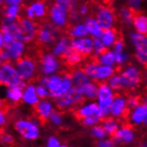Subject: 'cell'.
<instances>
[{
  "label": "cell",
  "mask_w": 147,
  "mask_h": 147,
  "mask_svg": "<svg viewBox=\"0 0 147 147\" xmlns=\"http://www.w3.org/2000/svg\"><path fill=\"white\" fill-rule=\"evenodd\" d=\"M93 44H94L93 52H94V58L96 59L107 50V48L103 45V44L102 43V41L99 37H94L93 38Z\"/></svg>",
  "instance_id": "cell-41"
},
{
  "label": "cell",
  "mask_w": 147,
  "mask_h": 147,
  "mask_svg": "<svg viewBox=\"0 0 147 147\" xmlns=\"http://www.w3.org/2000/svg\"><path fill=\"white\" fill-rule=\"evenodd\" d=\"M30 7L32 8L35 17L37 18H43L46 15V6L43 3L41 2H35L30 5Z\"/></svg>",
  "instance_id": "cell-43"
},
{
  "label": "cell",
  "mask_w": 147,
  "mask_h": 147,
  "mask_svg": "<svg viewBox=\"0 0 147 147\" xmlns=\"http://www.w3.org/2000/svg\"><path fill=\"white\" fill-rule=\"evenodd\" d=\"M3 4H4V0H0V6L3 5Z\"/></svg>",
  "instance_id": "cell-61"
},
{
  "label": "cell",
  "mask_w": 147,
  "mask_h": 147,
  "mask_svg": "<svg viewBox=\"0 0 147 147\" xmlns=\"http://www.w3.org/2000/svg\"><path fill=\"white\" fill-rule=\"evenodd\" d=\"M102 121H103V119L101 118L100 114L99 113H96V114L90 115V116H88L86 118L82 119L81 122H82L84 127L91 128V127H93V126H96V125L100 124Z\"/></svg>",
  "instance_id": "cell-37"
},
{
  "label": "cell",
  "mask_w": 147,
  "mask_h": 147,
  "mask_svg": "<svg viewBox=\"0 0 147 147\" xmlns=\"http://www.w3.org/2000/svg\"><path fill=\"white\" fill-rule=\"evenodd\" d=\"M14 129L27 141H35L40 136V124L36 119H18L14 123Z\"/></svg>",
  "instance_id": "cell-1"
},
{
  "label": "cell",
  "mask_w": 147,
  "mask_h": 147,
  "mask_svg": "<svg viewBox=\"0 0 147 147\" xmlns=\"http://www.w3.org/2000/svg\"><path fill=\"white\" fill-rule=\"evenodd\" d=\"M69 12L59 5L55 4L50 9V19L51 23L56 28H64L68 23Z\"/></svg>",
  "instance_id": "cell-13"
},
{
  "label": "cell",
  "mask_w": 147,
  "mask_h": 147,
  "mask_svg": "<svg viewBox=\"0 0 147 147\" xmlns=\"http://www.w3.org/2000/svg\"><path fill=\"white\" fill-rule=\"evenodd\" d=\"M129 121L134 126H141L147 123V103H140L131 109L129 113Z\"/></svg>",
  "instance_id": "cell-17"
},
{
  "label": "cell",
  "mask_w": 147,
  "mask_h": 147,
  "mask_svg": "<svg viewBox=\"0 0 147 147\" xmlns=\"http://www.w3.org/2000/svg\"><path fill=\"white\" fill-rule=\"evenodd\" d=\"M99 113V108L96 101H88L87 103H82L75 111V115L79 120H82L90 115Z\"/></svg>",
  "instance_id": "cell-19"
},
{
  "label": "cell",
  "mask_w": 147,
  "mask_h": 147,
  "mask_svg": "<svg viewBox=\"0 0 147 147\" xmlns=\"http://www.w3.org/2000/svg\"><path fill=\"white\" fill-rule=\"evenodd\" d=\"M84 25L86 26L88 34L92 36V37H99L103 33V29L101 28L100 25L96 22V20L94 17H88L84 20Z\"/></svg>",
  "instance_id": "cell-26"
},
{
  "label": "cell",
  "mask_w": 147,
  "mask_h": 147,
  "mask_svg": "<svg viewBox=\"0 0 147 147\" xmlns=\"http://www.w3.org/2000/svg\"><path fill=\"white\" fill-rule=\"evenodd\" d=\"M70 47V39L69 37H61L54 45L52 54L56 58H62Z\"/></svg>",
  "instance_id": "cell-24"
},
{
  "label": "cell",
  "mask_w": 147,
  "mask_h": 147,
  "mask_svg": "<svg viewBox=\"0 0 147 147\" xmlns=\"http://www.w3.org/2000/svg\"><path fill=\"white\" fill-rule=\"evenodd\" d=\"M114 56H115V64H117L119 66H121L123 64H125L126 62L129 59V54L124 51H116L113 52Z\"/></svg>",
  "instance_id": "cell-44"
},
{
  "label": "cell",
  "mask_w": 147,
  "mask_h": 147,
  "mask_svg": "<svg viewBox=\"0 0 147 147\" xmlns=\"http://www.w3.org/2000/svg\"><path fill=\"white\" fill-rule=\"evenodd\" d=\"M142 2H143V0H129V8L133 12L139 11L140 7L142 5Z\"/></svg>",
  "instance_id": "cell-51"
},
{
  "label": "cell",
  "mask_w": 147,
  "mask_h": 147,
  "mask_svg": "<svg viewBox=\"0 0 147 147\" xmlns=\"http://www.w3.org/2000/svg\"><path fill=\"white\" fill-rule=\"evenodd\" d=\"M4 49L7 51L10 60L16 61L19 59L23 58V55L25 51V44L19 40H16L14 43L5 46Z\"/></svg>",
  "instance_id": "cell-21"
},
{
  "label": "cell",
  "mask_w": 147,
  "mask_h": 147,
  "mask_svg": "<svg viewBox=\"0 0 147 147\" xmlns=\"http://www.w3.org/2000/svg\"><path fill=\"white\" fill-rule=\"evenodd\" d=\"M25 14H26V18H28V19H29L31 20L36 18L35 17V14H34V12H33V10H32V8H31L30 6L27 7L26 11H25Z\"/></svg>",
  "instance_id": "cell-55"
},
{
  "label": "cell",
  "mask_w": 147,
  "mask_h": 147,
  "mask_svg": "<svg viewBox=\"0 0 147 147\" xmlns=\"http://www.w3.org/2000/svg\"><path fill=\"white\" fill-rule=\"evenodd\" d=\"M34 107L39 120L46 121L48 120L51 113L55 110V104L47 98L40 99L39 102L37 104V106Z\"/></svg>",
  "instance_id": "cell-18"
},
{
  "label": "cell",
  "mask_w": 147,
  "mask_h": 147,
  "mask_svg": "<svg viewBox=\"0 0 147 147\" xmlns=\"http://www.w3.org/2000/svg\"><path fill=\"white\" fill-rule=\"evenodd\" d=\"M119 16L121 22L126 25H129L133 22L134 14H133V11L130 8L122 7L119 12Z\"/></svg>",
  "instance_id": "cell-36"
},
{
  "label": "cell",
  "mask_w": 147,
  "mask_h": 147,
  "mask_svg": "<svg viewBox=\"0 0 147 147\" xmlns=\"http://www.w3.org/2000/svg\"><path fill=\"white\" fill-rule=\"evenodd\" d=\"M90 134L94 138H96L97 140L107 138V134H106L105 130L103 129V126L101 124H98V125L91 127L90 128Z\"/></svg>",
  "instance_id": "cell-40"
},
{
  "label": "cell",
  "mask_w": 147,
  "mask_h": 147,
  "mask_svg": "<svg viewBox=\"0 0 147 147\" xmlns=\"http://www.w3.org/2000/svg\"><path fill=\"white\" fill-rule=\"evenodd\" d=\"M23 90V89H21L19 87H4V91H3L4 98L9 104L17 105L20 102H22Z\"/></svg>",
  "instance_id": "cell-22"
},
{
  "label": "cell",
  "mask_w": 147,
  "mask_h": 147,
  "mask_svg": "<svg viewBox=\"0 0 147 147\" xmlns=\"http://www.w3.org/2000/svg\"><path fill=\"white\" fill-rule=\"evenodd\" d=\"M4 48V43H3V37H2V34L0 32V51Z\"/></svg>",
  "instance_id": "cell-57"
},
{
  "label": "cell",
  "mask_w": 147,
  "mask_h": 147,
  "mask_svg": "<svg viewBox=\"0 0 147 147\" xmlns=\"http://www.w3.org/2000/svg\"><path fill=\"white\" fill-rule=\"evenodd\" d=\"M82 70L90 80L96 82H106L111 76L114 75L115 71H116L114 67L102 66L98 64L96 60L87 63L83 67Z\"/></svg>",
  "instance_id": "cell-3"
},
{
  "label": "cell",
  "mask_w": 147,
  "mask_h": 147,
  "mask_svg": "<svg viewBox=\"0 0 147 147\" xmlns=\"http://www.w3.org/2000/svg\"><path fill=\"white\" fill-rule=\"evenodd\" d=\"M135 28V32L146 35L147 33V18L144 14H137L134 16L133 18V22H132Z\"/></svg>",
  "instance_id": "cell-31"
},
{
  "label": "cell",
  "mask_w": 147,
  "mask_h": 147,
  "mask_svg": "<svg viewBox=\"0 0 147 147\" xmlns=\"http://www.w3.org/2000/svg\"><path fill=\"white\" fill-rule=\"evenodd\" d=\"M70 76H71L73 86H75L77 88H80V87L84 86L91 81L82 69L74 70L70 75Z\"/></svg>",
  "instance_id": "cell-27"
},
{
  "label": "cell",
  "mask_w": 147,
  "mask_h": 147,
  "mask_svg": "<svg viewBox=\"0 0 147 147\" xmlns=\"http://www.w3.org/2000/svg\"><path fill=\"white\" fill-rule=\"evenodd\" d=\"M73 87V83L71 81V76L70 74H62V82L59 86V88L53 93L49 95V98H52L53 99H56L66 94L71 88Z\"/></svg>",
  "instance_id": "cell-23"
},
{
  "label": "cell",
  "mask_w": 147,
  "mask_h": 147,
  "mask_svg": "<svg viewBox=\"0 0 147 147\" xmlns=\"http://www.w3.org/2000/svg\"><path fill=\"white\" fill-rule=\"evenodd\" d=\"M27 82L21 79L11 62L3 63L0 66V85L3 87H19L24 89Z\"/></svg>",
  "instance_id": "cell-2"
},
{
  "label": "cell",
  "mask_w": 147,
  "mask_h": 147,
  "mask_svg": "<svg viewBox=\"0 0 147 147\" xmlns=\"http://www.w3.org/2000/svg\"><path fill=\"white\" fill-rule=\"evenodd\" d=\"M97 87H98V83L91 80L87 84L79 88L83 96L84 100L94 101L97 95Z\"/></svg>",
  "instance_id": "cell-25"
},
{
  "label": "cell",
  "mask_w": 147,
  "mask_h": 147,
  "mask_svg": "<svg viewBox=\"0 0 147 147\" xmlns=\"http://www.w3.org/2000/svg\"><path fill=\"white\" fill-rule=\"evenodd\" d=\"M121 79L123 89L134 90L141 83V73L135 66H128L119 74Z\"/></svg>",
  "instance_id": "cell-7"
},
{
  "label": "cell",
  "mask_w": 147,
  "mask_h": 147,
  "mask_svg": "<svg viewBox=\"0 0 147 147\" xmlns=\"http://www.w3.org/2000/svg\"><path fill=\"white\" fill-rule=\"evenodd\" d=\"M100 39L102 41V43L103 44V45L106 48L111 47L114 45L115 42H116V40L118 39L116 30L113 28L103 30V33L100 36Z\"/></svg>",
  "instance_id": "cell-29"
},
{
  "label": "cell",
  "mask_w": 147,
  "mask_h": 147,
  "mask_svg": "<svg viewBox=\"0 0 147 147\" xmlns=\"http://www.w3.org/2000/svg\"><path fill=\"white\" fill-rule=\"evenodd\" d=\"M107 85L113 90V91H120L123 89V85L121 82V79L119 75L114 74L113 76H111L107 81H106Z\"/></svg>",
  "instance_id": "cell-35"
},
{
  "label": "cell",
  "mask_w": 147,
  "mask_h": 147,
  "mask_svg": "<svg viewBox=\"0 0 147 147\" xmlns=\"http://www.w3.org/2000/svg\"><path fill=\"white\" fill-rule=\"evenodd\" d=\"M48 121L52 125L55 126V127H61L64 122V115H62V113L58 110H54L51 113L50 116L48 118Z\"/></svg>",
  "instance_id": "cell-38"
},
{
  "label": "cell",
  "mask_w": 147,
  "mask_h": 147,
  "mask_svg": "<svg viewBox=\"0 0 147 147\" xmlns=\"http://www.w3.org/2000/svg\"><path fill=\"white\" fill-rule=\"evenodd\" d=\"M60 67L61 65L59 60L52 53H45L42 55L39 62V68L42 76H49L57 74Z\"/></svg>",
  "instance_id": "cell-11"
},
{
  "label": "cell",
  "mask_w": 147,
  "mask_h": 147,
  "mask_svg": "<svg viewBox=\"0 0 147 147\" xmlns=\"http://www.w3.org/2000/svg\"><path fill=\"white\" fill-rule=\"evenodd\" d=\"M62 82V75L60 74H55L46 77V87L49 90V95L51 93L55 92L60 86Z\"/></svg>",
  "instance_id": "cell-33"
},
{
  "label": "cell",
  "mask_w": 147,
  "mask_h": 147,
  "mask_svg": "<svg viewBox=\"0 0 147 147\" xmlns=\"http://www.w3.org/2000/svg\"><path fill=\"white\" fill-rule=\"evenodd\" d=\"M14 142L13 135L9 133H0V143L4 145H11Z\"/></svg>",
  "instance_id": "cell-47"
},
{
  "label": "cell",
  "mask_w": 147,
  "mask_h": 147,
  "mask_svg": "<svg viewBox=\"0 0 147 147\" xmlns=\"http://www.w3.org/2000/svg\"><path fill=\"white\" fill-rule=\"evenodd\" d=\"M0 59L3 61V63H6V62H11L10 60V57L7 53V51L3 48L1 51H0Z\"/></svg>",
  "instance_id": "cell-52"
},
{
  "label": "cell",
  "mask_w": 147,
  "mask_h": 147,
  "mask_svg": "<svg viewBox=\"0 0 147 147\" xmlns=\"http://www.w3.org/2000/svg\"><path fill=\"white\" fill-rule=\"evenodd\" d=\"M56 5H59L62 7H64L67 11L70 13L71 11L76 10L78 5V0H55Z\"/></svg>",
  "instance_id": "cell-42"
},
{
  "label": "cell",
  "mask_w": 147,
  "mask_h": 147,
  "mask_svg": "<svg viewBox=\"0 0 147 147\" xmlns=\"http://www.w3.org/2000/svg\"><path fill=\"white\" fill-rule=\"evenodd\" d=\"M84 56L79 53V51H75L74 49H72L70 47V49L66 51V53L64 56L62 57V59H64L65 62L70 66H76L79 63H80L83 60Z\"/></svg>",
  "instance_id": "cell-30"
},
{
  "label": "cell",
  "mask_w": 147,
  "mask_h": 147,
  "mask_svg": "<svg viewBox=\"0 0 147 147\" xmlns=\"http://www.w3.org/2000/svg\"><path fill=\"white\" fill-rule=\"evenodd\" d=\"M37 24L28 18L18 20V40L24 44L30 43L37 36Z\"/></svg>",
  "instance_id": "cell-8"
},
{
  "label": "cell",
  "mask_w": 147,
  "mask_h": 147,
  "mask_svg": "<svg viewBox=\"0 0 147 147\" xmlns=\"http://www.w3.org/2000/svg\"><path fill=\"white\" fill-rule=\"evenodd\" d=\"M101 1H104V2H108L109 0H101Z\"/></svg>",
  "instance_id": "cell-63"
},
{
  "label": "cell",
  "mask_w": 147,
  "mask_h": 147,
  "mask_svg": "<svg viewBox=\"0 0 147 147\" xmlns=\"http://www.w3.org/2000/svg\"><path fill=\"white\" fill-rule=\"evenodd\" d=\"M7 122V116L5 112H3V110L0 111V128L4 127V126L6 124Z\"/></svg>",
  "instance_id": "cell-54"
},
{
  "label": "cell",
  "mask_w": 147,
  "mask_h": 147,
  "mask_svg": "<svg viewBox=\"0 0 147 147\" xmlns=\"http://www.w3.org/2000/svg\"><path fill=\"white\" fill-rule=\"evenodd\" d=\"M23 0H4V3L7 5H20Z\"/></svg>",
  "instance_id": "cell-56"
},
{
  "label": "cell",
  "mask_w": 147,
  "mask_h": 147,
  "mask_svg": "<svg viewBox=\"0 0 147 147\" xmlns=\"http://www.w3.org/2000/svg\"><path fill=\"white\" fill-rule=\"evenodd\" d=\"M60 147H69V146H68L67 144H61Z\"/></svg>",
  "instance_id": "cell-60"
},
{
  "label": "cell",
  "mask_w": 147,
  "mask_h": 147,
  "mask_svg": "<svg viewBox=\"0 0 147 147\" xmlns=\"http://www.w3.org/2000/svg\"><path fill=\"white\" fill-rule=\"evenodd\" d=\"M36 93L39 99H46L49 98V90L43 85H36Z\"/></svg>",
  "instance_id": "cell-45"
},
{
  "label": "cell",
  "mask_w": 147,
  "mask_h": 147,
  "mask_svg": "<svg viewBox=\"0 0 147 147\" xmlns=\"http://www.w3.org/2000/svg\"><path fill=\"white\" fill-rule=\"evenodd\" d=\"M4 107H5V103H4V100H3V99H0V111L3 110Z\"/></svg>",
  "instance_id": "cell-59"
},
{
  "label": "cell",
  "mask_w": 147,
  "mask_h": 147,
  "mask_svg": "<svg viewBox=\"0 0 147 147\" xmlns=\"http://www.w3.org/2000/svg\"><path fill=\"white\" fill-rule=\"evenodd\" d=\"M96 147H116V144L111 138H103L96 142Z\"/></svg>",
  "instance_id": "cell-48"
},
{
  "label": "cell",
  "mask_w": 147,
  "mask_h": 147,
  "mask_svg": "<svg viewBox=\"0 0 147 147\" xmlns=\"http://www.w3.org/2000/svg\"><path fill=\"white\" fill-rule=\"evenodd\" d=\"M21 11L20 5H8L5 9V17L8 20H17Z\"/></svg>",
  "instance_id": "cell-39"
},
{
  "label": "cell",
  "mask_w": 147,
  "mask_h": 147,
  "mask_svg": "<svg viewBox=\"0 0 147 147\" xmlns=\"http://www.w3.org/2000/svg\"><path fill=\"white\" fill-rule=\"evenodd\" d=\"M111 139L116 144H130L135 140V134L131 126L124 125L122 127H120L119 129L115 132V134L111 136Z\"/></svg>",
  "instance_id": "cell-14"
},
{
  "label": "cell",
  "mask_w": 147,
  "mask_h": 147,
  "mask_svg": "<svg viewBox=\"0 0 147 147\" xmlns=\"http://www.w3.org/2000/svg\"><path fill=\"white\" fill-rule=\"evenodd\" d=\"M84 101L83 96L79 88L73 86L66 94L55 99V107L59 111H65L75 107L78 105L82 104Z\"/></svg>",
  "instance_id": "cell-5"
},
{
  "label": "cell",
  "mask_w": 147,
  "mask_h": 147,
  "mask_svg": "<svg viewBox=\"0 0 147 147\" xmlns=\"http://www.w3.org/2000/svg\"><path fill=\"white\" fill-rule=\"evenodd\" d=\"M39 98L36 93V85L34 83H27L23 90L22 101L29 107H36L39 102Z\"/></svg>",
  "instance_id": "cell-20"
},
{
  "label": "cell",
  "mask_w": 147,
  "mask_h": 147,
  "mask_svg": "<svg viewBox=\"0 0 147 147\" xmlns=\"http://www.w3.org/2000/svg\"><path fill=\"white\" fill-rule=\"evenodd\" d=\"M69 35L72 38H80L87 36L88 30L84 23H78L74 26H72L69 30Z\"/></svg>",
  "instance_id": "cell-34"
},
{
  "label": "cell",
  "mask_w": 147,
  "mask_h": 147,
  "mask_svg": "<svg viewBox=\"0 0 147 147\" xmlns=\"http://www.w3.org/2000/svg\"><path fill=\"white\" fill-rule=\"evenodd\" d=\"M0 99H2V98H1V93H0Z\"/></svg>",
  "instance_id": "cell-64"
},
{
  "label": "cell",
  "mask_w": 147,
  "mask_h": 147,
  "mask_svg": "<svg viewBox=\"0 0 147 147\" xmlns=\"http://www.w3.org/2000/svg\"><path fill=\"white\" fill-rule=\"evenodd\" d=\"M128 110L127 98L122 95H115L110 107V116L118 120L126 116Z\"/></svg>",
  "instance_id": "cell-12"
},
{
  "label": "cell",
  "mask_w": 147,
  "mask_h": 147,
  "mask_svg": "<svg viewBox=\"0 0 147 147\" xmlns=\"http://www.w3.org/2000/svg\"><path fill=\"white\" fill-rule=\"evenodd\" d=\"M103 30L113 28L115 17L111 9L107 7H99L94 18Z\"/></svg>",
  "instance_id": "cell-15"
},
{
  "label": "cell",
  "mask_w": 147,
  "mask_h": 147,
  "mask_svg": "<svg viewBox=\"0 0 147 147\" xmlns=\"http://www.w3.org/2000/svg\"><path fill=\"white\" fill-rule=\"evenodd\" d=\"M80 20H81V15L79 14V13L77 11V10H74V11H71L69 13L68 22H70V25L74 26V25L79 23Z\"/></svg>",
  "instance_id": "cell-46"
},
{
  "label": "cell",
  "mask_w": 147,
  "mask_h": 147,
  "mask_svg": "<svg viewBox=\"0 0 147 147\" xmlns=\"http://www.w3.org/2000/svg\"><path fill=\"white\" fill-rule=\"evenodd\" d=\"M139 147H147V142L146 140H142L139 144Z\"/></svg>",
  "instance_id": "cell-58"
},
{
  "label": "cell",
  "mask_w": 147,
  "mask_h": 147,
  "mask_svg": "<svg viewBox=\"0 0 147 147\" xmlns=\"http://www.w3.org/2000/svg\"><path fill=\"white\" fill-rule=\"evenodd\" d=\"M2 64H3V61L1 60V59H0V66H1Z\"/></svg>",
  "instance_id": "cell-62"
},
{
  "label": "cell",
  "mask_w": 147,
  "mask_h": 147,
  "mask_svg": "<svg viewBox=\"0 0 147 147\" xmlns=\"http://www.w3.org/2000/svg\"><path fill=\"white\" fill-rule=\"evenodd\" d=\"M141 103L139 97L137 96H131L129 98H127V104H128V107L132 109L134 107H135L137 105H139Z\"/></svg>",
  "instance_id": "cell-49"
},
{
  "label": "cell",
  "mask_w": 147,
  "mask_h": 147,
  "mask_svg": "<svg viewBox=\"0 0 147 147\" xmlns=\"http://www.w3.org/2000/svg\"><path fill=\"white\" fill-rule=\"evenodd\" d=\"M70 47L75 51H79L83 56L89 55L93 52L94 44L93 38L85 36L80 38H72L70 39Z\"/></svg>",
  "instance_id": "cell-16"
},
{
  "label": "cell",
  "mask_w": 147,
  "mask_h": 147,
  "mask_svg": "<svg viewBox=\"0 0 147 147\" xmlns=\"http://www.w3.org/2000/svg\"><path fill=\"white\" fill-rule=\"evenodd\" d=\"M78 12L79 13V14L81 16H86L88 13V5L87 4H82L79 6Z\"/></svg>",
  "instance_id": "cell-53"
},
{
  "label": "cell",
  "mask_w": 147,
  "mask_h": 147,
  "mask_svg": "<svg viewBox=\"0 0 147 147\" xmlns=\"http://www.w3.org/2000/svg\"><path fill=\"white\" fill-rule=\"evenodd\" d=\"M14 67L21 79L24 82H29L32 80L37 74L36 62L29 58H21L15 61Z\"/></svg>",
  "instance_id": "cell-9"
},
{
  "label": "cell",
  "mask_w": 147,
  "mask_h": 147,
  "mask_svg": "<svg viewBox=\"0 0 147 147\" xmlns=\"http://www.w3.org/2000/svg\"><path fill=\"white\" fill-rule=\"evenodd\" d=\"M114 91L107 85L106 82H100L97 87L96 103L99 108V114L103 120L110 116V107L114 98Z\"/></svg>",
  "instance_id": "cell-4"
},
{
  "label": "cell",
  "mask_w": 147,
  "mask_h": 147,
  "mask_svg": "<svg viewBox=\"0 0 147 147\" xmlns=\"http://www.w3.org/2000/svg\"><path fill=\"white\" fill-rule=\"evenodd\" d=\"M96 61L98 64L102 66H108V67H114L115 65V56L113 51L106 50L105 51L99 55L96 58Z\"/></svg>",
  "instance_id": "cell-32"
},
{
  "label": "cell",
  "mask_w": 147,
  "mask_h": 147,
  "mask_svg": "<svg viewBox=\"0 0 147 147\" xmlns=\"http://www.w3.org/2000/svg\"><path fill=\"white\" fill-rule=\"evenodd\" d=\"M38 41L46 47H53L59 39V30L51 22H44L38 28Z\"/></svg>",
  "instance_id": "cell-6"
},
{
  "label": "cell",
  "mask_w": 147,
  "mask_h": 147,
  "mask_svg": "<svg viewBox=\"0 0 147 147\" xmlns=\"http://www.w3.org/2000/svg\"><path fill=\"white\" fill-rule=\"evenodd\" d=\"M61 142L55 136H50L46 141V147H60Z\"/></svg>",
  "instance_id": "cell-50"
},
{
  "label": "cell",
  "mask_w": 147,
  "mask_h": 147,
  "mask_svg": "<svg viewBox=\"0 0 147 147\" xmlns=\"http://www.w3.org/2000/svg\"><path fill=\"white\" fill-rule=\"evenodd\" d=\"M130 38L135 50V58L141 65H146L147 63V38L145 35L132 32Z\"/></svg>",
  "instance_id": "cell-10"
},
{
  "label": "cell",
  "mask_w": 147,
  "mask_h": 147,
  "mask_svg": "<svg viewBox=\"0 0 147 147\" xmlns=\"http://www.w3.org/2000/svg\"><path fill=\"white\" fill-rule=\"evenodd\" d=\"M103 129L105 130L107 136H112L115 132H116L119 128L120 127V122L118 121L117 119H114L111 116L103 119L102 121V124Z\"/></svg>",
  "instance_id": "cell-28"
}]
</instances>
